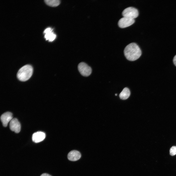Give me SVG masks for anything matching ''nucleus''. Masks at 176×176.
Returning <instances> with one entry per match:
<instances>
[{
  "label": "nucleus",
  "mask_w": 176,
  "mask_h": 176,
  "mask_svg": "<svg viewBox=\"0 0 176 176\" xmlns=\"http://www.w3.org/2000/svg\"><path fill=\"white\" fill-rule=\"evenodd\" d=\"M130 92L129 89L127 88H124L119 94L120 98L122 100L127 99L130 96Z\"/></svg>",
  "instance_id": "obj_11"
},
{
  "label": "nucleus",
  "mask_w": 176,
  "mask_h": 176,
  "mask_svg": "<svg viewBox=\"0 0 176 176\" xmlns=\"http://www.w3.org/2000/svg\"><path fill=\"white\" fill-rule=\"evenodd\" d=\"M124 52L126 59L131 61L138 59L142 54L140 48L136 43H131L127 45L125 47Z\"/></svg>",
  "instance_id": "obj_1"
},
{
  "label": "nucleus",
  "mask_w": 176,
  "mask_h": 176,
  "mask_svg": "<svg viewBox=\"0 0 176 176\" xmlns=\"http://www.w3.org/2000/svg\"><path fill=\"white\" fill-rule=\"evenodd\" d=\"M45 137L44 133L42 132H38L34 133L32 136V140L35 143H38L43 140Z\"/></svg>",
  "instance_id": "obj_9"
},
{
  "label": "nucleus",
  "mask_w": 176,
  "mask_h": 176,
  "mask_svg": "<svg viewBox=\"0 0 176 176\" xmlns=\"http://www.w3.org/2000/svg\"><path fill=\"white\" fill-rule=\"evenodd\" d=\"M123 17L134 19L137 18L139 15L138 10L136 8L129 7L125 9L122 12Z\"/></svg>",
  "instance_id": "obj_3"
},
{
  "label": "nucleus",
  "mask_w": 176,
  "mask_h": 176,
  "mask_svg": "<svg viewBox=\"0 0 176 176\" xmlns=\"http://www.w3.org/2000/svg\"><path fill=\"white\" fill-rule=\"evenodd\" d=\"M9 127L10 130L16 133H19L21 130L20 124L16 118H13L10 122Z\"/></svg>",
  "instance_id": "obj_6"
},
{
  "label": "nucleus",
  "mask_w": 176,
  "mask_h": 176,
  "mask_svg": "<svg viewBox=\"0 0 176 176\" xmlns=\"http://www.w3.org/2000/svg\"><path fill=\"white\" fill-rule=\"evenodd\" d=\"M33 69L29 65L23 66L19 70L17 74L18 79L22 81H25L29 79L33 74Z\"/></svg>",
  "instance_id": "obj_2"
},
{
  "label": "nucleus",
  "mask_w": 176,
  "mask_h": 176,
  "mask_svg": "<svg viewBox=\"0 0 176 176\" xmlns=\"http://www.w3.org/2000/svg\"><path fill=\"white\" fill-rule=\"evenodd\" d=\"M53 30L51 28H48L44 30V33L45 34L44 37L46 40L52 42L55 39L56 36L53 33Z\"/></svg>",
  "instance_id": "obj_8"
},
{
  "label": "nucleus",
  "mask_w": 176,
  "mask_h": 176,
  "mask_svg": "<svg viewBox=\"0 0 176 176\" xmlns=\"http://www.w3.org/2000/svg\"><path fill=\"white\" fill-rule=\"evenodd\" d=\"M40 176H52L51 175L47 173H43Z\"/></svg>",
  "instance_id": "obj_15"
},
{
  "label": "nucleus",
  "mask_w": 176,
  "mask_h": 176,
  "mask_svg": "<svg viewBox=\"0 0 176 176\" xmlns=\"http://www.w3.org/2000/svg\"><path fill=\"white\" fill-rule=\"evenodd\" d=\"M134 22L135 20L134 19L123 17L119 20L118 24L120 27L124 28L131 25Z\"/></svg>",
  "instance_id": "obj_5"
},
{
  "label": "nucleus",
  "mask_w": 176,
  "mask_h": 176,
  "mask_svg": "<svg viewBox=\"0 0 176 176\" xmlns=\"http://www.w3.org/2000/svg\"><path fill=\"white\" fill-rule=\"evenodd\" d=\"M173 62L174 65L176 66V55L174 57Z\"/></svg>",
  "instance_id": "obj_14"
},
{
  "label": "nucleus",
  "mask_w": 176,
  "mask_h": 176,
  "mask_svg": "<svg viewBox=\"0 0 176 176\" xmlns=\"http://www.w3.org/2000/svg\"><path fill=\"white\" fill-rule=\"evenodd\" d=\"M12 117V114L10 112H7L2 114L0 117V120L3 126L6 127L9 122L13 119Z\"/></svg>",
  "instance_id": "obj_7"
},
{
  "label": "nucleus",
  "mask_w": 176,
  "mask_h": 176,
  "mask_svg": "<svg viewBox=\"0 0 176 176\" xmlns=\"http://www.w3.org/2000/svg\"><path fill=\"white\" fill-rule=\"evenodd\" d=\"M44 1L47 5L52 7H56L60 3V1L59 0H45Z\"/></svg>",
  "instance_id": "obj_12"
},
{
  "label": "nucleus",
  "mask_w": 176,
  "mask_h": 176,
  "mask_svg": "<svg viewBox=\"0 0 176 176\" xmlns=\"http://www.w3.org/2000/svg\"><path fill=\"white\" fill-rule=\"evenodd\" d=\"M170 154L172 156H173L176 154V146H172L170 150Z\"/></svg>",
  "instance_id": "obj_13"
},
{
  "label": "nucleus",
  "mask_w": 176,
  "mask_h": 176,
  "mask_svg": "<svg viewBox=\"0 0 176 176\" xmlns=\"http://www.w3.org/2000/svg\"><path fill=\"white\" fill-rule=\"evenodd\" d=\"M115 95L116 96H117V94H115Z\"/></svg>",
  "instance_id": "obj_16"
},
{
  "label": "nucleus",
  "mask_w": 176,
  "mask_h": 176,
  "mask_svg": "<svg viewBox=\"0 0 176 176\" xmlns=\"http://www.w3.org/2000/svg\"><path fill=\"white\" fill-rule=\"evenodd\" d=\"M78 68L80 74L84 76H88L91 73V68L84 62H81L79 63L78 65Z\"/></svg>",
  "instance_id": "obj_4"
},
{
  "label": "nucleus",
  "mask_w": 176,
  "mask_h": 176,
  "mask_svg": "<svg viewBox=\"0 0 176 176\" xmlns=\"http://www.w3.org/2000/svg\"><path fill=\"white\" fill-rule=\"evenodd\" d=\"M81 156V154L79 151L73 150L69 152L67 155V157L68 159L69 160L74 161L79 160Z\"/></svg>",
  "instance_id": "obj_10"
}]
</instances>
